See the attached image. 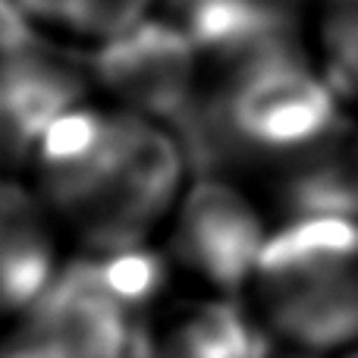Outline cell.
<instances>
[{"label":"cell","mask_w":358,"mask_h":358,"mask_svg":"<svg viewBox=\"0 0 358 358\" xmlns=\"http://www.w3.org/2000/svg\"><path fill=\"white\" fill-rule=\"evenodd\" d=\"M57 273L48 208L29 189L0 179V317L29 311Z\"/></svg>","instance_id":"52a82bcc"},{"label":"cell","mask_w":358,"mask_h":358,"mask_svg":"<svg viewBox=\"0 0 358 358\" xmlns=\"http://www.w3.org/2000/svg\"><path fill=\"white\" fill-rule=\"evenodd\" d=\"M6 358H44V355L35 352V349H29V346H22L19 352H13V355H6Z\"/></svg>","instance_id":"4fadbf2b"},{"label":"cell","mask_w":358,"mask_h":358,"mask_svg":"<svg viewBox=\"0 0 358 358\" xmlns=\"http://www.w3.org/2000/svg\"><path fill=\"white\" fill-rule=\"evenodd\" d=\"M321 35L336 79L358 94V0H324Z\"/></svg>","instance_id":"8fae6325"},{"label":"cell","mask_w":358,"mask_h":358,"mask_svg":"<svg viewBox=\"0 0 358 358\" xmlns=\"http://www.w3.org/2000/svg\"><path fill=\"white\" fill-rule=\"evenodd\" d=\"M31 38H35V31H31L22 6L16 0H0V57L29 44Z\"/></svg>","instance_id":"7c38bea8"},{"label":"cell","mask_w":358,"mask_h":358,"mask_svg":"<svg viewBox=\"0 0 358 358\" xmlns=\"http://www.w3.org/2000/svg\"><path fill=\"white\" fill-rule=\"evenodd\" d=\"M44 201L94 248L142 245L170 210L182 148L132 110H66L35 148Z\"/></svg>","instance_id":"6da1fadb"},{"label":"cell","mask_w":358,"mask_h":358,"mask_svg":"<svg viewBox=\"0 0 358 358\" xmlns=\"http://www.w3.org/2000/svg\"><path fill=\"white\" fill-rule=\"evenodd\" d=\"M92 73L117 101L148 120L182 126L201 94V54L176 22L148 19L107 38Z\"/></svg>","instance_id":"277c9868"},{"label":"cell","mask_w":358,"mask_h":358,"mask_svg":"<svg viewBox=\"0 0 358 358\" xmlns=\"http://www.w3.org/2000/svg\"><path fill=\"white\" fill-rule=\"evenodd\" d=\"M283 164V195L299 217H358V129L343 117Z\"/></svg>","instance_id":"ba28073f"},{"label":"cell","mask_w":358,"mask_h":358,"mask_svg":"<svg viewBox=\"0 0 358 358\" xmlns=\"http://www.w3.org/2000/svg\"><path fill=\"white\" fill-rule=\"evenodd\" d=\"M161 283V261L142 245L76 261L29 308L25 346L44 358H148Z\"/></svg>","instance_id":"3957f363"},{"label":"cell","mask_w":358,"mask_h":358,"mask_svg":"<svg viewBox=\"0 0 358 358\" xmlns=\"http://www.w3.org/2000/svg\"><path fill=\"white\" fill-rule=\"evenodd\" d=\"M16 3L29 19L107 41L129 25L142 22L148 16L151 0H16Z\"/></svg>","instance_id":"30bf717a"},{"label":"cell","mask_w":358,"mask_h":358,"mask_svg":"<svg viewBox=\"0 0 358 358\" xmlns=\"http://www.w3.org/2000/svg\"><path fill=\"white\" fill-rule=\"evenodd\" d=\"M267 324L311 352L358 340V217H296L267 236L255 267Z\"/></svg>","instance_id":"7a4b0ae2"},{"label":"cell","mask_w":358,"mask_h":358,"mask_svg":"<svg viewBox=\"0 0 358 358\" xmlns=\"http://www.w3.org/2000/svg\"><path fill=\"white\" fill-rule=\"evenodd\" d=\"M148 358H264V340L236 305L195 302L151 324Z\"/></svg>","instance_id":"9c48e42d"},{"label":"cell","mask_w":358,"mask_h":358,"mask_svg":"<svg viewBox=\"0 0 358 358\" xmlns=\"http://www.w3.org/2000/svg\"><path fill=\"white\" fill-rule=\"evenodd\" d=\"M346 358H358V349H355V352H349V355H346Z\"/></svg>","instance_id":"5bb4252c"},{"label":"cell","mask_w":358,"mask_h":358,"mask_svg":"<svg viewBox=\"0 0 358 358\" xmlns=\"http://www.w3.org/2000/svg\"><path fill=\"white\" fill-rule=\"evenodd\" d=\"M267 242L255 204L220 179H201L182 198L173 229L176 258L217 289H239L255 277Z\"/></svg>","instance_id":"5b68a950"},{"label":"cell","mask_w":358,"mask_h":358,"mask_svg":"<svg viewBox=\"0 0 358 358\" xmlns=\"http://www.w3.org/2000/svg\"><path fill=\"white\" fill-rule=\"evenodd\" d=\"M85 79L63 54L38 38L0 57V148L35 155L41 136L82 104Z\"/></svg>","instance_id":"8992f818"}]
</instances>
